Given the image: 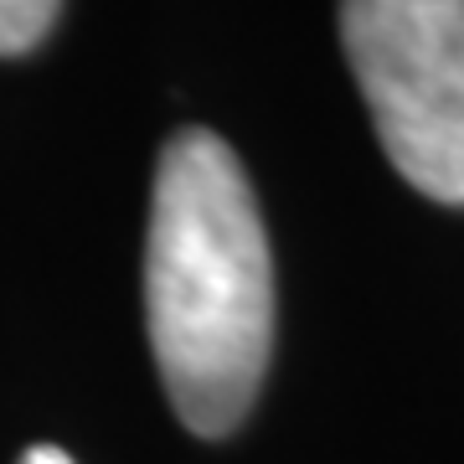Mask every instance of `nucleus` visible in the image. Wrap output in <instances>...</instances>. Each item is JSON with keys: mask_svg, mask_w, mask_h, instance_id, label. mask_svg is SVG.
<instances>
[{"mask_svg": "<svg viewBox=\"0 0 464 464\" xmlns=\"http://www.w3.org/2000/svg\"><path fill=\"white\" fill-rule=\"evenodd\" d=\"M145 315L170 408L201 439L248 418L274 351V258L248 170L212 130L160 150Z\"/></svg>", "mask_w": 464, "mask_h": 464, "instance_id": "1", "label": "nucleus"}, {"mask_svg": "<svg viewBox=\"0 0 464 464\" xmlns=\"http://www.w3.org/2000/svg\"><path fill=\"white\" fill-rule=\"evenodd\" d=\"M341 47L398 176L464 207V0H341Z\"/></svg>", "mask_w": 464, "mask_h": 464, "instance_id": "2", "label": "nucleus"}, {"mask_svg": "<svg viewBox=\"0 0 464 464\" xmlns=\"http://www.w3.org/2000/svg\"><path fill=\"white\" fill-rule=\"evenodd\" d=\"M63 0H0V57H21L52 32Z\"/></svg>", "mask_w": 464, "mask_h": 464, "instance_id": "3", "label": "nucleus"}, {"mask_svg": "<svg viewBox=\"0 0 464 464\" xmlns=\"http://www.w3.org/2000/svg\"><path fill=\"white\" fill-rule=\"evenodd\" d=\"M21 464H72L63 454V449H52V444H36V449H26V454H21Z\"/></svg>", "mask_w": 464, "mask_h": 464, "instance_id": "4", "label": "nucleus"}]
</instances>
